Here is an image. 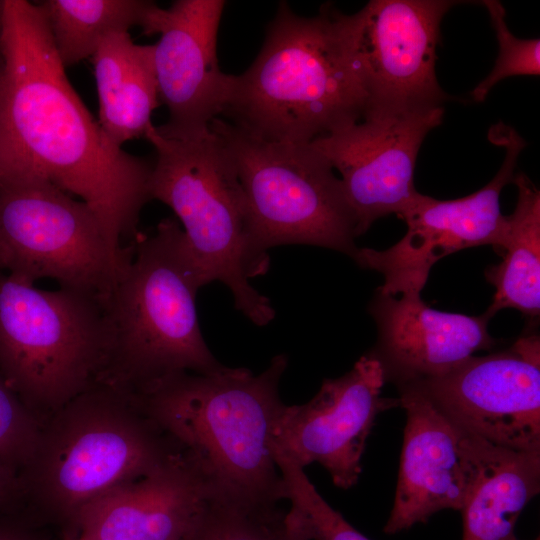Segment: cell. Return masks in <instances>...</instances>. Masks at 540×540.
<instances>
[{
    "mask_svg": "<svg viewBox=\"0 0 540 540\" xmlns=\"http://www.w3.org/2000/svg\"><path fill=\"white\" fill-rule=\"evenodd\" d=\"M283 515L213 497L196 540H274Z\"/></svg>",
    "mask_w": 540,
    "mask_h": 540,
    "instance_id": "d4e9b609",
    "label": "cell"
},
{
    "mask_svg": "<svg viewBox=\"0 0 540 540\" xmlns=\"http://www.w3.org/2000/svg\"><path fill=\"white\" fill-rule=\"evenodd\" d=\"M36 522L23 508L0 511V540H42Z\"/></svg>",
    "mask_w": 540,
    "mask_h": 540,
    "instance_id": "4316f807",
    "label": "cell"
},
{
    "mask_svg": "<svg viewBox=\"0 0 540 540\" xmlns=\"http://www.w3.org/2000/svg\"><path fill=\"white\" fill-rule=\"evenodd\" d=\"M63 540H95V539L88 538L86 536L76 534V535H72V536H66Z\"/></svg>",
    "mask_w": 540,
    "mask_h": 540,
    "instance_id": "4dcf8cb0",
    "label": "cell"
},
{
    "mask_svg": "<svg viewBox=\"0 0 540 540\" xmlns=\"http://www.w3.org/2000/svg\"><path fill=\"white\" fill-rule=\"evenodd\" d=\"M282 476L290 511L311 540H370L356 530L320 495L304 469L274 455Z\"/></svg>",
    "mask_w": 540,
    "mask_h": 540,
    "instance_id": "603a6c76",
    "label": "cell"
},
{
    "mask_svg": "<svg viewBox=\"0 0 540 540\" xmlns=\"http://www.w3.org/2000/svg\"><path fill=\"white\" fill-rule=\"evenodd\" d=\"M105 355L97 299L0 271V374L41 425L99 381Z\"/></svg>",
    "mask_w": 540,
    "mask_h": 540,
    "instance_id": "52a82bcc",
    "label": "cell"
},
{
    "mask_svg": "<svg viewBox=\"0 0 540 540\" xmlns=\"http://www.w3.org/2000/svg\"><path fill=\"white\" fill-rule=\"evenodd\" d=\"M378 330L370 354L383 364L387 379L397 383L441 375L497 341L489 334L490 318L430 308L420 294L401 298L376 291L369 305Z\"/></svg>",
    "mask_w": 540,
    "mask_h": 540,
    "instance_id": "ac0fdd59",
    "label": "cell"
},
{
    "mask_svg": "<svg viewBox=\"0 0 540 540\" xmlns=\"http://www.w3.org/2000/svg\"><path fill=\"white\" fill-rule=\"evenodd\" d=\"M397 385L406 424L386 534L424 523L444 509L461 511L478 472L480 438L453 422L414 384Z\"/></svg>",
    "mask_w": 540,
    "mask_h": 540,
    "instance_id": "2e32d148",
    "label": "cell"
},
{
    "mask_svg": "<svg viewBox=\"0 0 540 540\" xmlns=\"http://www.w3.org/2000/svg\"><path fill=\"white\" fill-rule=\"evenodd\" d=\"M539 492L540 452L514 451L480 438L477 476L460 511L462 540H517V519Z\"/></svg>",
    "mask_w": 540,
    "mask_h": 540,
    "instance_id": "ffe728a7",
    "label": "cell"
},
{
    "mask_svg": "<svg viewBox=\"0 0 540 540\" xmlns=\"http://www.w3.org/2000/svg\"><path fill=\"white\" fill-rule=\"evenodd\" d=\"M0 71H1V57H0Z\"/></svg>",
    "mask_w": 540,
    "mask_h": 540,
    "instance_id": "1f68e13d",
    "label": "cell"
},
{
    "mask_svg": "<svg viewBox=\"0 0 540 540\" xmlns=\"http://www.w3.org/2000/svg\"><path fill=\"white\" fill-rule=\"evenodd\" d=\"M41 428L0 374V463L21 470L34 453Z\"/></svg>",
    "mask_w": 540,
    "mask_h": 540,
    "instance_id": "484cf974",
    "label": "cell"
},
{
    "mask_svg": "<svg viewBox=\"0 0 540 540\" xmlns=\"http://www.w3.org/2000/svg\"><path fill=\"white\" fill-rule=\"evenodd\" d=\"M179 451L134 393L97 382L42 425L32 457L18 471L23 509L36 521L75 530L86 506Z\"/></svg>",
    "mask_w": 540,
    "mask_h": 540,
    "instance_id": "5b68a950",
    "label": "cell"
},
{
    "mask_svg": "<svg viewBox=\"0 0 540 540\" xmlns=\"http://www.w3.org/2000/svg\"><path fill=\"white\" fill-rule=\"evenodd\" d=\"M224 0H176L163 9L154 2L143 23L145 35H159L153 58L160 103L168 109L163 137L192 140L206 135L222 114L231 75L217 59V33Z\"/></svg>",
    "mask_w": 540,
    "mask_h": 540,
    "instance_id": "9a60e30c",
    "label": "cell"
},
{
    "mask_svg": "<svg viewBox=\"0 0 540 540\" xmlns=\"http://www.w3.org/2000/svg\"><path fill=\"white\" fill-rule=\"evenodd\" d=\"M387 380L381 361L360 357L350 371L325 379L316 395L301 405H284L276 420L272 453L305 468L318 463L333 484L350 489L359 480L366 441L377 416L400 406L382 397Z\"/></svg>",
    "mask_w": 540,
    "mask_h": 540,
    "instance_id": "4fadbf2b",
    "label": "cell"
},
{
    "mask_svg": "<svg viewBox=\"0 0 540 540\" xmlns=\"http://www.w3.org/2000/svg\"><path fill=\"white\" fill-rule=\"evenodd\" d=\"M23 508L18 471L0 463V511Z\"/></svg>",
    "mask_w": 540,
    "mask_h": 540,
    "instance_id": "83f0119b",
    "label": "cell"
},
{
    "mask_svg": "<svg viewBox=\"0 0 540 540\" xmlns=\"http://www.w3.org/2000/svg\"><path fill=\"white\" fill-rule=\"evenodd\" d=\"M482 3L489 12L499 43V53L492 71L471 92L476 102L484 101L489 91L503 79L540 74L539 38H517L507 26L503 5L495 0H485Z\"/></svg>",
    "mask_w": 540,
    "mask_h": 540,
    "instance_id": "cb8c5ba5",
    "label": "cell"
},
{
    "mask_svg": "<svg viewBox=\"0 0 540 540\" xmlns=\"http://www.w3.org/2000/svg\"><path fill=\"white\" fill-rule=\"evenodd\" d=\"M406 382L469 433L506 449L540 452L539 336L521 337L504 351L473 355L441 375Z\"/></svg>",
    "mask_w": 540,
    "mask_h": 540,
    "instance_id": "8fae6325",
    "label": "cell"
},
{
    "mask_svg": "<svg viewBox=\"0 0 540 540\" xmlns=\"http://www.w3.org/2000/svg\"><path fill=\"white\" fill-rule=\"evenodd\" d=\"M145 139L156 156L150 198L176 214L207 283L222 282L238 311L257 326L269 324L274 308L251 279L267 273L270 257L254 238L242 186L222 141L211 129L197 139H168L155 125Z\"/></svg>",
    "mask_w": 540,
    "mask_h": 540,
    "instance_id": "8992f818",
    "label": "cell"
},
{
    "mask_svg": "<svg viewBox=\"0 0 540 540\" xmlns=\"http://www.w3.org/2000/svg\"><path fill=\"white\" fill-rule=\"evenodd\" d=\"M274 540H311L301 527L296 516L289 510L280 521Z\"/></svg>",
    "mask_w": 540,
    "mask_h": 540,
    "instance_id": "f1b7e54d",
    "label": "cell"
},
{
    "mask_svg": "<svg viewBox=\"0 0 540 540\" xmlns=\"http://www.w3.org/2000/svg\"><path fill=\"white\" fill-rule=\"evenodd\" d=\"M102 307L106 355L98 382L138 393L167 376L220 364L200 329L196 296L207 281L173 218L138 233Z\"/></svg>",
    "mask_w": 540,
    "mask_h": 540,
    "instance_id": "277c9868",
    "label": "cell"
},
{
    "mask_svg": "<svg viewBox=\"0 0 540 540\" xmlns=\"http://www.w3.org/2000/svg\"><path fill=\"white\" fill-rule=\"evenodd\" d=\"M5 0H0V40L3 31Z\"/></svg>",
    "mask_w": 540,
    "mask_h": 540,
    "instance_id": "f546056e",
    "label": "cell"
},
{
    "mask_svg": "<svg viewBox=\"0 0 540 540\" xmlns=\"http://www.w3.org/2000/svg\"><path fill=\"white\" fill-rule=\"evenodd\" d=\"M210 129L234 163L263 250L302 244L355 257L356 222L341 180L311 142L264 140L220 117Z\"/></svg>",
    "mask_w": 540,
    "mask_h": 540,
    "instance_id": "ba28073f",
    "label": "cell"
},
{
    "mask_svg": "<svg viewBox=\"0 0 540 540\" xmlns=\"http://www.w3.org/2000/svg\"><path fill=\"white\" fill-rule=\"evenodd\" d=\"M518 200L513 213L505 216L500 245L503 259L485 271L495 287L485 311L492 318L498 311L513 308L525 315L540 313V191L524 173L513 176Z\"/></svg>",
    "mask_w": 540,
    "mask_h": 540,
    "instance_id": "44dd1931",
    "label": "cell"
},
{
    "mask_svg": "<svg viewBox=\"0 0 540 540\" xmlns=\"http://www.w3.org/2000/svg\"><path fill=\"white\" fill-rule=\"evenodd\" d=\"M443 116V107L369 109L361 120L311 142L341 174L357 237L381 217H400L419 196L414 186L417 155Z\"/></svg>",
    "mask_w": 540,
    "mask_h": 540,
    "instance_id": "7c38bea8",
    "label": "cell"
},
{
    "mask_svg": "<svg viewBox=\"0 0 540 540\" xmlns=\"http://www.w3.org/2000/svg\"><path fill=\"white\" fill-rule=\"evenodd\" d=\"M367 108L353 14L326 3L308 18L280 2L253 63L231 75L222 114L264 140L310 143Z\"/></svg>",
    "mask_w": 540,
    "mask_h": 540,
    "instance_id": "3957f363",
    "label": "cell"
},
{
    "mask_svg": "<svg viewBox=\"0 0 540 540\" xmlns=\"http://www.w3.org/2000/svg\"><path fill=\"white\" fill-rule=\"evenodd\" d=\"M489 138L506 153L501 168L487 185L454 200L419 194L400 215L407 231L396 244L385 250L358 249L353 260L383 276L377 292L391 296L420 294L432 266L443 257L476 246L498 248L505 222L500 193L512 181L518 156L527 143L505 125L494 126Z\"/></svg>",
    "mask_w": 540,
    "mask_h": 540,
    "instance_id": "30bf717a",
    "label": "cell"
},
{
    "mask_svg": "<svg viewBox=\"0 0 540 540\" xmlns=\"http://www.w3.org/2000/svg\"><path fill=\"white\" fill-rule=\"evenodd\" d=\"M0 180L39 178L86 203L124 263L151 200L152 164L113 145L66 76L36 3L5 0L0 40Z\"/></svg>",
    "mask_w": 540,
    "mask_h": 540,
    "instance_id": "6da1fadb",
    "label": "cell"
},
{
    "mask_svg": "<svg viewBox=\"0 0 540 540\" xmlns=\"http://www.w3.org/2000/svg\"><path fill=\"white\" fill-rule=\"evenodd\" d=\"M214 496L179 451L86 506L75 532L95 540H196Z\"/></svg>",
    "mask_w": 540,
    "mask_h": 540,
    "instance_id": "e0dca14e",
    "label": "cell"
},
{
    "mask_svg": "<svg viewBox=\"0 0 540 540\" xmlns=\"http://www.w3.org/2000/svg\"><path fill=\"white\" fill-rule=\"evenodd\" d=\"M534 540H540V538H539V537H537V538H536V539H534Z\"/></svg>",
    "mask_w": 540,
    "mask_h": 540,
    "instance_id": "d6a6232c",
    "label": "cell"
},
{
    "mask_svg": "<svg viewBox=\"0 0 540 540\" xmlns=\"http://www.w3.org/2000/svg\"><path fill=\"white\" fill-rule=\"evenodd\" d=\"M458 1L371 0L353 14L355 52L369 109L443 107L435 73L443 16Z\"/></svg>",
    "mask_w": 540,
    "mask_h": 540,
    "instance_id": "5bb4252c",
    "label": "cell"
},
{
    "mask_svg": "<svg viewBox=\"0 0 540 540\" xmlns=\"http://www.w3.org/2000/svg\"><path fill=\"white\" fill-rule=\"evenodd\" d=\"M146 0H43L37 2L58 58L67 68L92 57L113 32L140 26L152 5Z\"/></svg>",
    "mask_w": 540,
    "mask_h": 540,
    "instance_id": "7402d4cb",
    "label": "cell"
},
{
    "mask_svg": "<svg viewBox=\"0 0 540 540\" xmlns=\"http://www.w3.org/2000/svg\"><path fill=\"white\" fill-rule=\"evenodd\" d=\"M127 262L83 201L43 179L0 180V271L32 284L53 279L102 304Z\"/></svg>",
    "mask_w": 540,
    "mask_h": 540,
    "instance_id": "9c48e42d",
    "label": "cell"
},
{
    "mask_svg": "<svg viewBox=\"0 0 540 540\" xmlns=\"http://www.w3.org/2000/svg\"><path fill=\"white\" fill-rule=\"evenodd\" d=\"M288 357L279 354L254 374L222 366L162 378L138 393L149 419L171 439L217 498L257 509L285 500L273 458L276 420L285 405L279 384Z\"/></svg>",
    "mask_w": 540,
    "mask_h": 540,
    "instance_id": "7a4b0ae2",
    "label": "cell"
},
{
    "mask_svg": "<svg viewBox=\"0 0 540 540\" xmlns=\"http://www.w3.org/2000/svg\"><path fill=\"white\" fill-rule=\"evenodd\" d=\"M154 46L136 44L129 32L104 37L92 56L98 95V124L115 146L145 138L160 99Z\"/></svg>",
    "mask_w": 540,
    "mask_h": 540,
    "instance_id": "d6986e66",
    "label": "cell"
}]
</instances>
